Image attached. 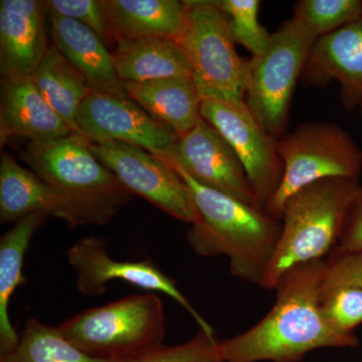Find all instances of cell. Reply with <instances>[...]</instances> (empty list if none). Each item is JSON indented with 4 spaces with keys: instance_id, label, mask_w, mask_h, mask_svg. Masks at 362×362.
<instances>
[{
    "instance_id": "cell-1",
    "label": "cell",
    "mask_w": 362,
    "mask_h": 362,
    "mask_svg": "<svg viewBox=\"0 0 362 362\" xmlns=\"http://www.w3.org/2000/svg\"><path fill=\"white\" fill-rule=\"evenodd\" d=\"M323 259L289 269L279 280L275 304L246 332L218 343L223 362H301L312 350L358 346L356 334H343L320 307Z\"/></svg>"
},
{
    "instance_id": "cell-2",
    "label": "cell",
    "mask_w": 362,
    "mask_h": 362,
    "mask_svg": "<svg viewBox=\"0 0 362 362\" xmlns=\"http://www.w3.org/2000/svg\"><path fill=\"white\" fill-rule=\"evenodd\" d=\"M173 168L187 183L197 211L187 233L190 249L206 258L226 256L233 277L261 287L277 249L282 221Z\"/></svg>"
},
{
    "instance_id": "cell-3",
    "label": "cell",
    "mask_w": 362,
    "mask_h": 362,
    "mask_svg": "<svg viewBox=\"0 0 362 362\" xmlns=\"http://www.w3.org/2000/svg\"><path fill=\"white\" fill-rule=\"evenodd\" d=\"M40 180L65 195L80 214L83 226L110 223L132 194L105 168L78 133L30 142L21 154Z\"/></svg>"
},
{
    "instance_id": "cell-4",
    "label": "cell",
    "mask_w": 362,
    "mask_h": 362,
    "mask_svg": "<svg viewBox=\"0 0 362 362\" xmlns=\"http://www.w3.org/2000/svg\"><path fill=\"white\" fill-rule=\"evenodd\" d=\"M359 180L326 178L291 195L282 211L277 249L261 287L274 290L292 267L322 259L337 246Z\"/></svg>"
},
{
    "instance_id": "cell-5",
    "label": "cell",
    "mask_w": 362,
    "mask_h": 362,
    "mask_svg": "<svg viewBox=\"0 0 362 362\" xmlns=\"http://www.w3.org/2000/svg\"><path fill=\"white\" fill-rule=\"evenodd\" d=\"M57 327L88 356L132 362L163 346L166 317L160 297L148 293L87 309Z\"/></svg>"
},
{
    "instance_id": "cell-6",
    "label": "cell",
    "mask_w": 362,
    "mask_h": 362,
    "mask_svg": "<svg viewBox=\"0 0 362 362\" xmlns=\"http://www.w3.org/2000/svg\"><path fill=\"white\" fill-rule=\"evenodd\" d=\"M276 150L284 164V173L265 211L275 220H282L288 199L311 183L326 178L359 180L362 150L337 124H300L291 133L276 139Z\"/></svg>"
},
{
    "instance_id": "cell-7",
    "label": "cell",
    "mask_w": 362,
    "mask_h": 362,
    "mask_svg": "<svg viewBox=\"0 0 362 362\" xmlns=\"http://www.w3.org/2000/svg\"><path fill=\"white\" fill-rule=\"evenodd\" d=\"M316 40L292 16L272 33L266 52L249 61L245 102L259 125L276 139L286 134L293 93Z\"/></svg>"
},
{
    "instance_id": "cell-8",
    "label": "cell",
    "mask_w": 362,
    "mask_h": 362,
    "mask_svg": "<svg viewBox=\"0 0 362 362\" xmlns=\"http://www.w3.org/2000/svg\"><path fill=\"white\" fill-rule=\"evenodd\" d=\"M188 23L180 40L202 101L245 102L249 61L235 49L230 23L211 0H187Z\"/></svg>"
},
{
    "instance_id": "cell-9",
    "label": "cell",
    "mask_w": 362,
    "mask_h": 362,
    "mask_svg": "<svg viewBox=\"0 0 362 362\" xmlns=\"http://www.w3.org/2000/svg\"><path fill=\"white\" fill-rule=\"evenodd\" d=\"M90 150L131 194L182 223L192 225L197 220L187 183L168 162L124 142H90Z\"/></svg>"
},
{
    "instance_id": "cell-10",
    "label": "cell",
    "mask_w": 362,
    "mask_h": 362,
    "mask_svg": "<svg viewBox=\"0 0 362 362\" xmlns=\"http://www.w3.org/2000/svg\"><path fill=\"white\" fill-rule=\"evenodd\" d=\"M202 117L232 146L246 171L257 206L265 211L284 173V164L276 150V138L259 125L246 102L204 100Z\"/></svg>"
},
{
    "instance_id": "cell-11",
    "label": "cell",
    "mask_w": 362,
    "mask_h": 362,
    "mask_svg": "<svg viewBox=\"0 0 362 362\" xmlns=\"http://www.w3.org/2000/svg\"><path fill=\"white\" fill-rule=\"evenodd\" d=\"M76 133L90 142L135 145L169 164L180 137L127 96L90 92L76 116Z\"/></svg>"
},
{
    "instance_id": "cell-12",
    "label": "cell",
    "mask_w": 362,
    "mask_h": 362,
    "mask_svg": "<svg viewBox=\"0 0 362 362\" xmlns=\"http://www.w3.org/2000/svg\"><path fill=\"white\" fill-rule=\"evenodd\" d=\"M106 245L104 238L90 235L78 240L68 250L69 264L75 273L78 290L83 295L102 296L107 283L114 280L123 281L146 291L163 293L194 318L199 329L216 335L214 328L178 289L175 281L151 259L118 261L109 255Z\"/></svg>"
},
{
    "instance_id": "cell-13",
    "label": "cell",
    "mask_w": 362,
    "mask_h": 362,
    "mask_svg": "<svg viewBox=\"0 0 362 362\" xmlns=\"http://www.w3.org/2000/svg\"><path fill=\"white\" fill-rule=\"evenodd\" d=\"M171 166L204 187L257 206L239 157L225 137L204 118L176 143Z\"/></svg>"
},
{
    "instance_id": "cell-14",
    "label": "cell",
    "mask_w": 362,
    "mask_h": 362,
    "mask_svg": "<svg viewBox=\"0 0 362 362\" xmlns=\"http://www.w3.org/2000/svg\"><path fill=\"white\" fill-rule=\"evenodd\" d=\"M309 86L332 80L340 84V100L346 110L362 103V18L318 37L302 71Z\"/></svg>"
},
{
    "instance_id": "cell-15",
    "label": "cell",
    "mask_w": 362,
    "mask_h": 362,
    "mask_svg": "<svg viewBox=\"0 0 362 362\" xmlns=\"http://www.w3.org/2000/svg\"><path fill=\"white\" fill-rule=\"evenodd\" d=\"M45 1H0V71L2 78L33 77L47 47Z\"/></svg>"
},
{
    "instance_id": "cell-16",
    "label": "cell",
    "mask_w": 362,
    "mask_h": 362,
    "mask_svg": "<svg viewBox=\"0 0 362 362\" xmlns=\"http://www.w3.org/2000/svg\"><path fill=\"white\" fill-rule=\"evenodd\" d=\"M40 214L65 221L70 228L83 226L71 202L32 170L4 154L0 162V223H16L30 214Z\"/></svg>"
},
{
    "instance_id": "cell-17",
    "label": "cell",
    "mask_w": 362,
    "mask_h": 362,
    "mask_svg": "<svg viewBox=\"0 0 362 362\" xmlns=\"http://www.w3.org/2000/svg\"><path fill=\"white\" fill-rule=\"evenodd\" d=\"M73 130L47 103L32 77L1 78L0 142L13 137L42 142L71 134Z\"/></svg>"
},
{
    "instance_id": "cell-18",
    "label": "cell",
    "mask_w": 362,
    "mask_h": 362,
    "mask_svg": "<svg viewBox=\"0 0 362 362\" xmlns=\"http://www.w3.org/2000/svg\"><path fill=\"white\" fill-rule=\"evenodd\" d=\"M54 45L87 81L92 92L127 96L115 57L104 40L83 23L49 13Z\"/></svg>"
},
{
    "instance_id": "cell-19",
    "label": "cell",
    "mask_w": 362,
    "mask_h": 362,
    "mask_svg": "<svg viewBox=\"0 0 362 362\" xmlns=\"http://www.w3.org/2000/svg\"><path fill=\"white\" fill-rule=\"evenodd\" d=\"M116 42L121 39H181L188 23V6L178 0H101Z\"/></svg>"
},
{
    "instance_id": "cell-20",
    "label": "cell",
    "mask_w": 362,
    "mask_h": 362,
    "mask_svg": "<svg viewBox=\"0 0 362 362\" xmlns=\"http://www.w3.org/2000/svg\"><path fill=\"white\" fill-rule=\"evenodd\" d=\"M127 97L182 137L202 120V99L192 77L123 83Z\"/></svg>"
},
{
    "instance_id": "cell-21",
    "label": "cell",
    "mask_w": 362,
    "mask_h": 362,
    "mask_svg": "<svg viewBox=\"0 0 362 362\" xmlns=\"http://www.w3.org/2000/svg\"><path fill=\"white\" fill-rule=\"evenodd\" d=\"M116 70L122 83L192 77V66L178 40L142 37L117 40Z\"/></svg>"
},
{
    "instance_id": "cell-22",
    "label": "cell",
    "mask_w": 362,
    "mask_h": 362,
    "mask_svg": "<svg viewBox=\"0 0 362 362\" xmlns=\"http://www.w3.org/2000/svg\"><path fill=\"white\" fill-rule=\"evenodd\" d=\"M45 218L40 214L25 216L0 239V354L11 352L20 341L9 317V303L16 289L25 282V257Z\"/></svg>"
},
{
    "instance_id": "cell-23",
    "label": "cell",
    "mask_w": 362,
    "mask_h": 362,
    "mask_svg": "<svg viewBox=\"0 0 362 362\" xmlns=\"http://www.w3.org/2000/svg\"><path fill=\"white\" fill-rule=\"evenodd\" d=\"M32 78L47 103L76 133V116L92 92L85 78L52 45Z\"/></svg>"
},
{
    "instance_id": "cell-24",
    "label": "cell",
    "mask_w": 362,
    "mask_h": 362,
    "mask_svg": "<svg viewBox=\"0 0 362 362\" xmlns=\"http://www.w3.org/2000/svg\"><path fill=\"white\" fill-rule=\"evenodd\" d=\"M0 362H125L96 358L81 351L63 337L58 327L35 318L26 321L18 346L0 354Z\"/></svg>"
},
{
    "instance_id": "cell-25",
    "label": "cell",
    "mask_w": 362,
    "mask_h": 362,
    "mask_svg": "<svg viewBox=\"0 0 362 362\" xmlns=\"http://www.w3.org/2000/svg\"><path fill=\"white\" fill-rule=\"evenodd\" d=\"M226 14L235 44L246 47L252 57L263 54L270 45L272 35L259 23V0H211Z\"/></svg>"
},
{
    "instance_id": "cell-26",
    "label": "cell",
    "mask_w": 362,
    "mask_h": 362,
    "mask_svg": "<svg viewBox=\"0 0 362 362\" xmlns=\"http://www.w3.org/2000/svg\"><path fill=\"white\" fill-rule=\"evenodd\" d=\"M294 18L301 21L317 39L362 18L361 0H300Z\"/></svg>"
},
{
    "instance_id": "cell-27",
    "label": "cell",
    "mask_w": 362,
    "mask_h": 362,
    "mask_svg": "<svg viewBox=\"0 0 362 362\" xmlns=\"http://www.w3.org/2000/svg\"><path fill=\"white\" fill-rule=\"evenodd\" d=\"M320 307L326 320L343 334H354L362 323V289L337 287L324 290L320 295Z\"/></svg>"
},
{
    "instance_id": "cell-28",
    "label": "cell",
    "mask_w": 362,
    "mask_h": 362,
    "mask_svg": "<svg viewBox=\"0 0 362 362\" xmlns=\"http://www.w3.org/2000/svg\"><path fill=\"white\" fill-rule=\"evenodd\" d=\"M216 335L199 329L192 339L175 346H161L132 362H223Z\"/></svg>"
},
{
    "instance_id": "cell-29",
    "label": "cell",
    "mask_w": 362,
    "mask_h": 362,
    "mask_svg": "<svg viewBox=\"0 0 362 362\" xmlns=\"http://www.w3.org/2000/svg\"><path fill=\"white\" fill-rule=\"evenodd\" d=\"M47 13L83 23L100 35L107 45L116 42L105 18L101 0H47Z\"/></svg>"
},
{
    "instance_id": "cell-30",
    "label": "cell",
    "mask_w": 362,
    "mask_h": 362,
    "mask_svg": "<svg viewBox=\"0 0 362 362\" xmlns=\"http://www.w3.org/2000/svg\"><path fill=\"white\" fill-rule=\"evenodd\" d=\"M325 262L322 291L337 287L362 289V251L342 252L334 249Z\"/></svg>"
},
{
    "instance_id": "cell-31",
    "label": "cell",
    "mask_w": 362,
    "mask_h": 362,
    "mask_svg": "<svg viewBox=\"0 0 362 362\" xmlns=\"http://www.w3.org/2000/svg\"><path fill=\"white\" fill-rule=\"evenodd\" d=\"M335 249L342 252L362 251V185L350 202Z\"/></svg>"
},
{
    "instance_id": "cell-32",
    "label": "cell",
    "mask_w": 362,
    "mask_h": 362,
    "mask_svg": "<svg viewBox=\"0 0 362 362\" xmlns=\"http://www.w3.org/2000/svg\"><path fill=\"white\" fill-rule=\"evenodd\" d=\"M359 108H361V113H362V103H361V107H359Z\"/></svg>"
}]
</instances>
